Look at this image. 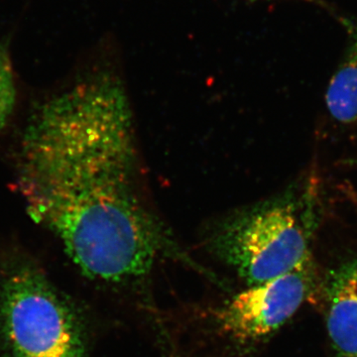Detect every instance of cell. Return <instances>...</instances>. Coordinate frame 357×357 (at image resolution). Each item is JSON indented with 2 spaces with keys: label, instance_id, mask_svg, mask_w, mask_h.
<instances>
[{
  "label": "cell",
  "instance_id": "cell-2",
  "mask_svg": "<svg viewBox=\"0 0 357 357\" xmlns=\"http://www.w3.org/2000/svg\"><path fill=\"white\" fill-rule=\"evenodd\" d=\"M208 246L249 286L311 261L309 232L295 196L283 195L243 208L215 223Z\"/></svg>",
  "mask_w": 357,
  "mask_h": 357
},
{
  "label": "cell",
  "instance_id": "cell-5",
  "mask_svg": "<svg viewBox=\"0 0 357 357\" xmlns=\"http://www.w3.org/2000/svg\"><path fill=\"white\" fill-rule=\"evenodd\" d=\"M326 287V328L337 357H357V257L333 270Z\"/></svg>",
  "mask_w": 357,
  "mask_h": 357
},
{
  "label": "cell",
  "instance_id": "cell-7",
  "mask_svg": "<svg viewBox=\"0 0 357 357\" xmlns=\"http://www.w3.org/2000/svg\"><path fill=\"white\" fill-rule=\"evenodd\" d=\"M16 105V86L13 65L6 47L0 43V133L13 116Z\"/></svg>",
  "mask_w": 357,
  "mask_h": 357
},
{
  "label": "cell",
  "instance_id": "cell-8",
  "mask_svg": "<svg viewBox=\"0 0 357 357\" xmlns=\"http://www.w3.org/2000/svg\"><path fill=\"white\" fill-rule=\"evenodd\" d=\"M305 1H307V2H317V1H318V0H305Z\"/></svg>",
  "mask_w": 357,
  "mask_h": 357
},
{
  "label": "cell",
  "instance_id": "cell-3",
  "mask_svg": "<svg viewBox=\"0 0 357 357\" xmlns=\"http://www.w3.org/2000/svg\"><path fill=\"white\" fill-rule=\"evenodd\" d=\"M0 337L6 357H86L74 307L25 260L0 279Z\"/></svg>",
  "mask_w": 357,
  "mask_h": 357
},
{
  "label": "cell",
  "instance_id": "cell-1",
  "mask_svg": "<svg viewBox=\"0 0 357 357\" xmlns=\"http://www.w3.org/2000/svg\"><path fill=\"white\" fill-rule=\"evenodd\" d=\"M133 135L123 84L103 69L42 103L23 134L17 185L26 211L89 278L144 276L169 241L141 198Z\"/></svg>",
  "mask_w": 357,
  "mask_h": 357
},
{
  "label": "cell",
  "instance_id": "cell-4",
  "mask_svg": "<svg viewBox=\"0 0 357 357\" xmlns=\"http://www.w3.org/2000/svg\"><path fill=\"white\" fill-rule=\"evenodd\" d=\"M312 286L311 261L237 294L218 314L222 331L239 342H256L276 332L306 301Z\"/></svg>",
  "mask_w": 357,
  "mask_h": 357
},
{
  "label": "cell",
  "instance_id": "cell-6",
  "mask_svg": "<svg viewBox=\"0 0 357 357\" xmlns=\"http://www.w3.org/2000/svg\"><path fill=\"white\" fill-rule=\"evenodd\" d=\"M333 119L344 124L357 122V35L342 65L333 75L326 93Z\"/></svg>",
  "mask_w": 357,
  "mask_h": 357
}]
</instances>
